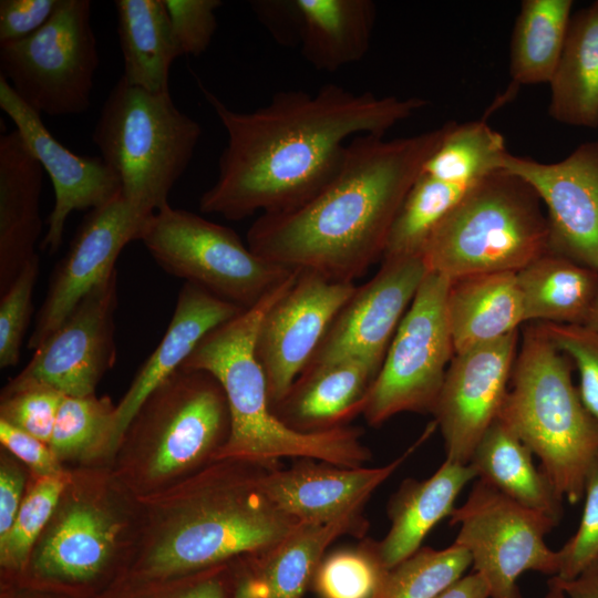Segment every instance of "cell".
<instances>
[{
    "label": "cell",
    "instance_id": "obj_1",
    "mask_svg": "<svg viewBox=\"0 0 598 598\" xmlns=\"http://www.w3.org/2000/svg\"><path fill=\"white\" fill-rule=\"evenodd\" d=\"M198 84L227 134L217 178L198 205L202 213L229 220L301 206L334 175L349 138L384 136L427 104L330 83L316 93L280 91L268 104L241 112Z\"/></svg>",
    "mask_w": 598,
    "mask_h": 598
},
{
    "label": "cell",
    "instance_id": "obj_2",
    "mask_svg": "<svg viewBox=\"0 0 598 598\" xmlns=\"http://www.w3.org/2000/svg\"><path fill=\"white\" fill-rule=\"evenodd\" d=\"M453 123L393 140L353 137L334 175L312 198L252 223L248 247L277 265L353 282L383 258L409 190Z\"/></svg>",
    "mask_w": 598,
    "mask_h": 598
},
{
    "label": "cell",
    "instance_id": "obj_3",
    "mask_svg": "<svg viewBox=\"0 0 598 598\" xmlns=\"http://www.w3.org/2000/svg\"><path fill=\"white\" fill-rule=\"evenodd\" d=\"M297 272L258 303L208 332L181 368L208 372L225 393L230 427L216 453L218 458L271 466L281 457H303L360 467L370 457L360 430L338 426L297 431L275 414L269 400L266 377L255 354L257 330L267 309L287 290Z\"/></svg>",
    "mask_w": 598,
    "mask_h": 598
},
{
    "label": "cell",
    "instance_id": "obj_4",
    "mask_svg": "<svg viewBox=\"0 0 598 598\" xmlns=\"http://www.w3.org/2000/svg\"><path fill=\"white\" fill-rule=\"evenodd\" d=\"M574 369L538 323L527 324L497 417L539 457L542 470L570 504L584 498L598 461V425L573 382Z\"/></svg>",
    "mask_w": 598,
    "mask_h": 598
},
{
    "label": "cell",
    "instance_id": "obj_5",
    "mask_svg": "<svg viewBox=\"0 0 598 598\" xmlns=\"http://www.w3.org/2000/svg\"><path fill=\"white\" fill-rule=\"evenodd\" d=\"M536 192L504 169L476 182L439 223L421 257L429 272L461 277L514 271L549 252Z\"/></svg>",
    "mask_w": 598,
    "mask_h": 598
},
{
    "label": "cell",
    "instance_id": "obj_6",
    "mask_svg": "<svg viewBox=\"0 0 598 598\" xmlns=\"http://www.w3.org/2000/svg\"><path fill=\"white\" fill-rule=\"evenodd\" d=\"M169 92L152 93L122 76L103 103L92 133L100 156L117 176L123 197L153 215L168 204L202 137Z\"/></svg>",
    "mask_w": 598,
    "mask_h": 598
},
{
    "label": "cell",
    "instance_id": "obj_7",
    "mask_svg": "<svg viewBox=\"0 0 598 598\" xmlns=\"http://www.w3.org/2000/svg\"><path fill=\"white\" fill-rule=\"evenodd\" d=\"M259 477L215 483L206 488L151 553L143 577H184L235 555L266 553L283 540L300 523L268 499Z\"/></svg>",
    "mask_w": 598,
    "mask_h": 598
},
{
    "label": "cell",
    "instance_id": "obj_8",
    "mask_svg": "<svg viewBox=\"0 0 598 598\" xmlns=\"http://www.w3.org/2000/svg\"><path fill=\"white\" fill-rule=\"evenodd\" d=\"M140 240L171 275L244 309L298 271L259 257L233 229L169 205L150 217Z\"/></svg>",
    "mask_w": 598,
    "mask_h": 598
},
{
    "label": "cell",
    "instance_id": "obj_9",
    "mask_svg": "<svg viewBox=\"0 0 598 598\" xmlns=\"http://www.w3.org/2000/svg\"><path fill=\"white\" fill-rule=\"evenodd\" d=\"M90 0H59L31 35L0 43V75L30 107L52 116L86 112L99 68Z\"/></svg>",
    "mask_w": 598,
    "mask_h": 598
},
{
    "label": "cell",
    "instance_id": "obj_10",
    "mask_svg": "<svg viewBox=\"0 0 598 598\" xmlns=\"http://www.w3.org/2000/svg\"><path fill=\"white\" fill-rule=\"evenodd\" d=\"M451 280L429 272L403 316L365 400L378 426L402 412L432 413L455 354L447 319Z\"/></svg>",
    "mask_w": 598,
    "mask_h": 598
},
{
    "label": "cell",
    "instance_id": "obj_11",
    "mask_svg": "<svg viewBox=\"0 0 598 598\" xmlns=\"http://www.w3.org/2000/svg\"><path fill=\"white\" fill-rule=\"evenodd\" d=\"M448 517L450 525L460 526L454 543L470 553L473 570L488 585L489 598H523L517 579L525 571L558 575V553L545 543L558 524L483 481L474 483L466 501Z\"/></svg>",
    "mask_w": 598,
    "mask_h": 598
},
{
    "label": "cell",
    "instance_id": "obj_12",
    "mask_svg": "<svg viewBox=\"0 0 598 598\" xmlns=\"http://www.w3.org/2000/svg\"><path fill=\"white\" fill-rule=\"evenodd\" d=\"M353 282L332 281L298 270L287 290L264 315L255 354L265 373L275 408L310 363L334 317L355 289Z\"/></svg>",
    "mask_w": 598,
    "mask_h": 598
},
{
    "label": "cell",
    "instance_id": "obj_13",
    "mask_svg": "<svg viewBox=\"0 0 598 598\" xmlns=\"http://www.w3.org/2000/svg\"><path fill=\"white\" fill-rule=\"evenodd\" d=\"M116 279L114 270L79 301L60 327L34 350L9 391L44 385L68 396L83 398L94 393L97 382L116 358Z\"/></svg>",
    "mask_w": 598,
    "mask_h": 598
},
{
    "label": "cell",
    "instance_id": "obj_14",
    "mask_svg": "<svg viewBox=\"0 0 598 598\" xmlns=\"http://www.w3.org/2000/svg\"><path fill=\"white\" fill-rule=\"evenodd\" d=\"M426 274L421 256L383 258L379 271L339 310L307 368L358 360L379 373Z\"/></svg>",
    "mask_w": 598,
    "mask_h": 598
},
{
    "label": "cell",
    "instance_id": "obj_15",
    "mask_svg": "<svg viewBox=\"0 0 598 598\" xmlns=\"http://www.w3.org/2000/svg\"><path fill=\"white\" fill-rule=\"evenodd\" d=\"M151 216L132 206L122 193L85 215L51 277L28 349L39 348L79 301L113 274L121 251L140 240Z\"/></svg>",
    "mask_w": 598,
    "mask_h": 598
},
{
    "label": "cell",
    "instance_id": "obj_16",
    "mask_svg": "<svg viewBox=\"0 0 598 598\" xmlns=\"http://www.w3.org/2000/svg\"><path fill=\"white\" fill-rule=\"evenodd\" d=\"M502 169L525 181L546 206L549 252L598 270V143L550 164L507 153Z\"/></svg>",
    "mask_w": 598,
    "mask_h": 598
},
{
    "label": "cell",
    "instance_id": "obj_17",
    "mask_svg": "<svg viewBox=\"0 0 598 598\" xmlns=\"http://www.w3.org/2000/svg\"><path fill=\"white\" fill-rule=\"evenodd\" d=\"M518 340L519 330L454 354L432 412L447 460L470 463L481 437L498 417Z\"/></svg>",
    "mask_w": 598,
    "mask_h": 598
},
{
    "label": "cell",
    "instance_id": "obj_18",
    "mask_svg": "<svg viewBox=\"0 0 598 598\" xmlns=\"http://www.w3.org/2000/svg\"><path fill=\"white\" fill-rule=\"evenodd\" d=\"M144 403L150 405L143 429L153 441V476L187 467L229 433L225 393L208 372L179 368Z\"/></svg>",
    "mask_w": 598,
    "mask_h": 598
},
{
    "label": "cell",
    "instance_id": "obj_19",
    "mask_svg": "<svg viewBox=\"0 0 598 598\" xmlns=\"http://www.w3.org/2000/svg\"><path fill=\"white\" fill-rule=\"evenodd\" d=\"M0 107L52 182L54 205L40 241V248L52 255L62 245L70 214L107 204L122 193L121 183L101 156L79 155L60 143L41 114L27 105L1 75Z\"/></svg>",
    "mask_w": 598,
    "mask_h": 598
},
{
    "label": "cell",
    "instance_id": "obj_20",
    "mask_svg": "<svg viewBox=\"0 0 598 598\" xmlns=\"http://www.w3.org/2000/svg\"><path fill=\"white\" fill-rule=\"evenodd\" d=\"M432 429L384 466L351 468L302 463L288 470L274 468L261 475L260 488L280 512L300 524L331 523L360 511L372 492L425 441Z\"/></svg>",
    "mask_w": 598,
    "mask_h": 598
},
{
    "label": "cell",
    "instance_id": "obj_21",
    "mask_svg": "<svg viewBox=\"0 0 598 598\" xmlns=\"http://www.w3.org/2000/svg\"><path fill=\"white\" fill-rule=\"evenodd\" d=\"M244 310L197 285L185 282L179 290L175 310L164 337L115 408L109 444L116 443L125 434L147 398L182 367L208 332Z\"/></svg>",
    "mask_w": 598,
    "mask_h": 598
},
{
    "label": "cell",
    "instance_id": "obj_22",
    "mask_svg": "<svg viewBox=\"0 0 598 598\" xmlns=\"http://www.w3.org/2000/svg\"><path fill=\"white\" fill-rule=\"evenodd\" d=\"M43 173L17 130L0 136V293L37 255Z\"/></svg>",
    "mask_w": 598,
    "mask_h": 598
},
{
    "label": "cell",
    "instance_id": "obj_23",
    "mask_svg": "<svg viewBox=\"0 0 598 598\" xmlns=\"http://www.w3.org/2000/svg\"><path fill=\"white\" fill-rule=\"evenodd\" d=\"M377 375L374 369L358 360L307 368L274 408L275 413L301 432L343 426L344 421L363 411Z\"/></svg>",
    "mask_w": 598,
    "mask_h": 598
},
{
    "label": "cell",
    "instance_id": "obj_24",
    "mask_svg": "<svg viewBox=\"0 0 598 598\" xmlns=\"http://www.w3.org/2000/svg\"><path fill=\"white\" fill-rule=\"evenodd\" d=\"M476 477L467 463L445 460L437 471L424 481L406 480L389 505L391 527L375 544L377 553L386 569H391L421 548L423 539L455 508V501L465 485Z\"/></svg>",
    "mask_w": 598,
    "mask_h": 598
},
{
    "label": "cell",
    "instance_id": "obj_25",
    "mask_svg": "<svg viewBox=\"0 0 598 598\" xmlns=\"http://www.w3.org/2000/svg\"><path fill=\"white\" fill-rule=\"evenodd\" d=\"M446 311L455 353L519 330L525 319L516 272L478 274L451 280Z\"/></svg>",
    "mask_w": 598,
    "mask_h": 598
},
{
    "label": "cell",
    "instance_id": "obj_26",
    "mask_svg": "<svg viewBox=\"0 0 598 598\" xmlns=\"http://www.w3.org/2000/svg\"><path fill=\"white\" fill-rule=\"evenodd\" d=\"M303 58L333 72L360 61L369 50L375 4L370 0H291Z\"/></svg>",
    "mask_w": 598,
    "mask_h": 598
},
{
    "label": "cell",
    "instance_id": "obj_27",
    "mask_svg": "<svg viewBox=\"0 0 598 598\" xmlns=\"http://www.w3.org/2000/svg\"><path fill=\"white\" fill-rule=\"evenodd\" d=\"M116 532V525L95 507L73 506L37 554L34 577L53 586L89 585L102 574Z\"/></svg>",
    "mask_w": 598,
    "mask_h": 598
},
{
    "label": "cell",
    "instance_id": "obj_28",
    "mask_svg": "<svg viewBox=\"0 0 598 598\" xmlns=\"http://www.w3.org/2000/svg\"><path fill=\"white\" fill-rule=\"evenodd\" d=\"M533 455L528 446L496 419L477 443L470 464L478 480L558 524L564 498L542 467L534 464Z\"/></svg>",
    "mask_w": 598,
    "mask_h": 598
},
{
    "label": "cell",
    "instance_id": "obj_29",
    "mask_svg": "<svg viewBox=\"0 0 598 598\" xmlns=\"http://www.w3.org/2000/svg\"><path fill=\"white\" fill-rule=\"evenodd\" d=\"M549 85L548 113L554 120L598 127V1L571 17Z\"/></svg>",
    "mask_w": 598,
    "mask_h": 598
},
{
    "label": "cell",
    "instance_id": "obj_30",
    "mask_svg": "<svg viewBox=\"0 0 598 598\" xmlns=\"http://www.w3.org/2000/svg\"><path fill=\"white\" fill-rule=\"evenodd\" d=\"M525 322L586 323L598 270L547 252L516 272Z\"/></svg>",
    "mask_w": 598,
    "mask_h": 598
},
{
    "label": "cell",
    "instance_id": "obj_31",
    "mask_svg": "<svg viewBox=\"0 0 598 598\" xmlns=\"http://www.w3.org/2000/svg\"><path fill=\"white\" fill-rule=\"evenodd\" d=\"M122 78L152 93L169 92L173 62L181 56L164 0H116Z\"/></svg>",
    "mask_w": 598,
    "mask_h": 598
},
{
    "label": "cell",
    "instance_id": "obj_32",
    "mask_svg": "<svg viewBox=\"0 0 598 598\" xmlns=\"http://www.w3.org/2000/svg\"><path fill=\"white\" fill-rule=\"evenodd\" d=\"M571 0H524L511 41L509 73L516 85L550 83L571 19Z\"/></svg>",
    "mask_w": 598,
    "mask_h": 598
},
{
    "label": "cell",
    "instance_id": "obj_33",
    "mask_svg": "<svg viewBox=\"0 0 598 598\" xmlns=\"http://www.w3.org/2000/svg\"><path fill=\"white\" fill-rule=\"evenodd\" d=\"M360 511L328 524H299L283 540L265 553L257 577L266 598H302L312 582L326 548L358 524Z\"/></svg>",
    "mask_w": 598,
    "mask_h": 598
},
{
    "label": "cell",
    "instance_id": "obj_34",
    "mask_svg": "<svg viewBox=\"0 0 598 598\" xmlns=\"http://www.w3.org/2000/svg\"><path fill=\"white\" fill-rule=\"evenodd\" d=\"M507 153L504 136L485 121L454 122L422 173L448 183L473 185L501 171Z\"/></svg>",
    "mask_w": 598,
    "mask_h": 598
},
{
    "label": "cell",
    "instance_id": "obj_35",
    "mask_svg": "<svg viewBox=\"0 0 598 598\" xmlns=\"http://www.w3.org/2000/svg\"><path fill=\"white\" fill-rule=\"evenodd\" d=\"M473 185L421 173L394 219L383 258L421 256L430 234Z\"/></svg>",
    "mask_w": 598,
    "mask_h": 598
},
{
    "label": "cell",
    "instance_id": "obj_36",
    "mask_svg": "<svg viewBox=\"0 0 598 598\" xmlns=\"http://www.w3.org/2000/svg\"><path fill=\"white\" fill-rule=\"evenodd\" d=\"M471 565L470 553L455 543L444 549L421 547L388 570L373 598H436Z\"/></svg>",
    "mask_w": 598,
    "mask_h": 598
},
{
    "label": "cell",
    "instance_id": "obj_37",
    "mask_svg": "<svg viewBox=\"0 0 598 598\" xmlns=\"http://www.w3.org/2000/svg\"><path fill=\"white\" fill-rule=\"evenodd\" d=\"M388 570L375 544H368L323 557L312 584L320 598H373Z\"/></svg>",
    "mask_w": 598,
    "mask_h": 598
},
{
    "label": "cell",
    "instance_id": "obj_38",
    "mask_svg": "<svg viewBox=\"0 0 598 598\" xmlns=\"http://www.w3.org/2000/svg\"><path fill=\"white\" fill-rule=\"evenodd\" d=\"M115 408L94 395H64L58 410L50 440L56 455H75L87 451L100 441H107Z\"/></svg>",
    "mask_w": 598,
    "mask_h": 598
},
{
    "label": "cell",
    "instance_id": "obj_39",
    "mask_svg": "<svg viewBox=\"0 0 598 598\" xmlns=\"http://www.w3.org/2000/svg\"><path fill=\"white\" fill-rule=\"evenodd\" d=\"M63 487L64 482L60 476H43L24 498L8 537L0 544L1 565L4 568H24L30 548L51 517Z\"/></svg>",
    "mask_w": 598,
    "mask_h": 598
},
{
    "label": "cell",
    "instance_id": "obj_40",
    "mask_svg": "<svg viewBox=\"0 0 598 598\" xmlns=\"http://www.w3.org/2000/svg\"><path fill=\"white\" fill-rule=\"evenodd\" d=\"M40 271L37 254L20 270L0 299V368L14 367L32 312V297Z\"/></svg>",
    "mask_w": 598,
    "mask_h": 598
},
{
    "label": "cell",
    "instance_id": "obj_41",
    "mask_svg": "<svg viewBox=\"0 0 598 598\" xmlns=\"http://www.w3.org/2000/svg\"><path fill=\"white\" fill-rule=\"evenodd\" d=\"M578 371L580 400L598 425V332L579 324L537 322Z\"/></svg>",
    "mask_w": 598,
    "mask_h": 598
},
{
    "label": "cell",
    "instance_id": "obj_42",
    "mask_svg": "<svg viewBox=\"0 0 598 598\" xmlns=\"http://www.w3.org/2000/svg\"><path fill=\"white\" fill-rule=\"evenodd\" d=\"M63 396L61 392L44 385L10 391L2 404L1 419L49 444Z\"/></svg>",
    "mask_w": 598,
    "mask_h": 598
},
{
    "label": "cell",
    "instance_id": "obj_43",
    "mask_svg": "<svg viewBox=\"0 0 598 598\" xmlns=\"http://www.w3.org/2000/svg\"><path fill=\"white\" fill-rule=\"evenodd\" d=\"M585 505L577 532L557 550L558 577L570 580L598 559V461L585 485Z\"/></svg>",
    "mask_w": 598,
    "mask_h": 598
},
{
    "label": "cell",
    "instance_id": "obj_44",
    "mask_svg": "<svg viewBox=\"0 0 598 598\" xmlns=\"http://www.w3.org/2000/svg\"><path fill=\"white\" fill-rule=\"evenodd\" d=\"M173 37L181 55L204 53L217 30L219 0H164Z\"/></svg>",
    "mask_w": 598,
    "mask_h": 598
},
{
    "label": "cell",
    "instance_id": "obj_45",
    "mask_svg": "<svg viewBox=\"0 0 598 598\" xmlns=\"http://www.w3.org/2000/svg\"><path fill=\"white\" fill-rule=\"evenodd\" d=\"M59 0H1L0 43L24 39L42 28Z\"/></svg>",
    "mask_w": 598,
    "mask_h": 598
},
{
    "label": "cell",
    "instance_id": "obj_46",
    "mask_svg": "<svg viewBox=\"0 0 598 598\" xmlns=\"http://www.w3.org/2000/svg\"><path fill=\"white\" fill-rule=\"evenodd\" d=\"M0 441L17 457L43 476L58 475L55 454L45 443L21 429L0 420Z\"/></svg>",
    "mask_w": 598,
    "mask_h": 598
},
{
    "label": "cell",
    "instance_id": "obj_47",
    "mask_svg": "<svg viewBox=\"0 0 598 598\" xmlns=\"http://www.w3.org/2000/svg\"><path fill=\"white\" fill-rule=\"evenodd\" d=\"M158 581V589L144 591L142 595H133L128 598H226L225 586L216 574L200 576L175 586L165 584V579Z\"/></svg>",
    "mask_w": 598,
    "mask_h": 598
},
{
    "label": "cell",
    "instance_id": "obj_48",
    "mask_svg": "<svg viewBox=\"0 0 598 598\" xmlns=\"http://www.w3.org/2000/svg\"><path fill=\"white\" fill-rule=\"evenodd\" d=\"M251 7L268 30L282 43H291L297 39V28L289 1H254Z\"/></svg>",
    "mask_w": 598,
    "mask_h": 598
},
{
    "label": "cell",
    "instance_id": "obj_49",
    "mask_svg": "<svg viewBox=\"0 0 598 598\" xmlns=\"http://www.w3.org/2000/svg\"><path fill=\"white\" fill-rule=\"evenodd\" d=\"M23 476L12 467L4 466L0 473V544L8 537L22 503Z\"/></svg>",
    "mask_w": 598,
    "mask_h": 598
},
{
    "label": "cell",
    "instance_id": "obj_50",
    "mask_svg": "<svg viewBox=\"0 0 598 598\" xmlns=\"http://www.w3.org/2000/svg\"><path fill=\"white\" fill-rule=\"evenodd\" d=\"M436 598H489L486 580L476 571L463 576Z\"/></svg>",
    "mask_w": 598,
    "mask_h": 598
},
{
    "label": "cell",
    "instance_id": "obj_51",
    "mask_svg": "<svg viewBox=\"0 0 598 598\" xmlns=\"http://www.w3.org/2000/svg\"><path fill=\"white\" fill-rule=\"evenodd\" d=\"M559 580L568 598H598V559L576 578Z\"/></svg>",
    "mask_w": 598,
    "mask_h": 598
},
{
    "label": "cell",
    "instance_id": "obj_52",
    "mask_svg": "<svg viewBox=\"0 0 598 598\" xmlns=\"http://www.w3.org/2000/svg\"><path fill=\"white\" fill-rule=\"evenodd\" d=\"M234 598H266V588L256 574L246 575L238 580Z\"/></svg>",
    "mask_w": 598,
    "mask_h": 598
},
{
    "label": "cell",
    "instance_id": "obj_53",
    "mask_svg": "<svg viewBox=\"0 0 598 598\" xmlns=\"http://www.w3.org/2000/svg\"><path fill=\"white\" fill-rule=\"evenodd\" d=\"M547 591L544 598H568L557 576L549 578Z\"/></svg>",
    "mask_w": 598,
    "mask_h": 598
},
{
    "label": "cell",
    "instance_id": "obj_54",
    "mask_svg": "<svg viewBox=\"0 0 598 598\" xmlns=\"http://www.w3.org/2000/svg\"><path fill=\"white\" fill-rule=\"evenodd\" d=\"M584 326L598 332V287H597V292H596L594 303L591 306L586 323Z\"/></svg>",
    "mask_w": 598,
    "mask_h": 598
},
{
    "label": "cell",
    "instance_id": "obj_55",
    "mask_svg": "<svg viewBox=\"0 0 598 598\" xmlns=\"http://www.w3.org/2000/svg\"><path fill=\"white\" fill-rule=\"evenodd\" d=\"M17 598H30V597H22V596H20V597H17Z\"/></svg>",
    "mask_w": 598,
    "mask_h": 598
}]
</instances>
